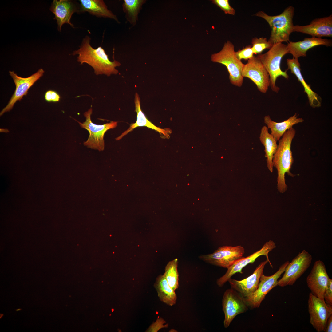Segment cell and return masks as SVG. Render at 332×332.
<instances>
[{
    "label": "cell",
    "mask_w": 332,
    "mask_h": 332,
    "mask_svg": "<svg viewBox=\"0 0 332 332\" xmlns=\"http://www.w3.org/2000/svg\"><path fill=\"white\" fill-rule=\"evenodd\" d=\"M324 299L326 304L332 306V279H330L323 295Z\"/></svg>",
    "instance_id": "32"
},
{
    "label": "cell",
    "mask_w": 332,
    "mask_h": 332,
    "mask_svg": "<svg viewBox=\"0 0 332 332\" xmlns=\"http://www.w3.org/2000/svg\"><path fill=\"white\" fill-rule=\"evenodd\" d=\"M91 38L88 35L83 39L78 49L74 51L72 54L78 55L77 61L81 64H88L94 69L96 75L105 74L109 76L112 74L118 73L116 69L121 65L120 62L114 60L111 61L105 51L101 46L95 49L90 44Z\"/></svg>",
    "instance_id": "1"
},
{
    "label": "cell",
    "mask_w": 332,
    "mask_h": 332,
    "mask_svg": "<svg viewBox=\"0 0 332 332\" xmlns=\"http://www.w3.org/2000/svg\"><path fill=\"white\" fill-rule=\"evenodd\" d=\"M268 262L266 260L260 263L251 275L243 280H238L230 279L228 281L231 288L245 299L249 298L257 289L265 266Z\"/></svg>",
    "instance_id": "17"
},
{
    "label": "cell",
    "mask_w": 332,
    "mask_h": 332,
    "mask_svg": "<svg viewBox=\"0 0 332 332\" xmlns=\"http://www.w3.org/2000/svg\"><path fill=\"white\" fill-rule=\"evenodd\" d=\"M61 97L56 91L52 90L47 91L45 94V101L49 102H56L59 101Z\"/></svg>",
    "instance_id": "33"
},
{
    "label": "cell",
    "mask_w": 332,
    "mask_h": 332,
    "mask_svg": "<svg viewBox=\"0 0 332 332\" xmlns=\"http://www.w3.org/2000/svg\"><path fill=\"white\" fill-rule=\"evenodd\" d=\"M252 48L254 54H260L265 49H270L273 45L266 38H255L251 41Z\"/></svg>",
    "instance_id": "28"
},
{
    "label": "cell",
    "mask_w": 332,
    "mask_h": 332,
    "mask_svg": "<svg viewBox=\"0 0 332 332\" xmlns=\"http://www.w3.org/2000/svg\"><path fill=\"white\" fill-rule=\"evenodd\" d=\"M330 278L325 265L320 260L316 261L306 279L308 287L314 295L324 299L323 295Z\"/></svg>",
    "instance_id": "15"
},
{
    "label": "cell",
    "mask_w": 332,
    "mask_h": 332,
    "mask_svg": "<svg viewBox=\"0 0 332 332\" xmlns=\"http://www.w3.org/2000/svg\"><path fill=\"white\" fill-rule=\"evenodd\" d=\"M332 314L328 316L326 322L325 332H332Z\"/></svg>",
    "instance_id": "34"
},
{
    "label": "cell",
    "mask_w": 332,
    "mask_h": 332,
    "mask_svg": "<svg viewBox=\"0 0 332 332\" xmlns=\"http://www.w3.org/2000/svg\"><path fill=\"white\" fill-rule=\"evenodd\" d=\"M287 45L289 53L293 55V58L298 59L301 57L306 56L307 51L315 46L320 45L331 46L332 41L315 37L305 38L302 41L295 42L289 41Z\"/></svg>",
    "instance_id": "19"
},
{
    "label": "cell",
    "mask_w": 332,
    "mask_h": 332,
    "mask_svg": "<svg viewBox=\"0 0 332 332\" xmlns=\"http://www.w3.org/2000/svg\"><path fill=\"white\" fill-rule=\"evenodd\" d=\"M178 263L177 259L169 262L165 267L163 274L169 285L174 291L179 287Z\"/></svg>",
    "instance_id": "27"
},
{
    "label": "cell",
    "mask_w": 332,
    "mask_h": 332,
    "mask_svg": "<svg viewBox=\"0 0 332 332\" xmlns=\"http://www.w3.org/2000/svg\"><path fill=\"white\" fill-rule=\"evenodd\" d=\"M308 311L310 323L318 332H324L328 316L332 314V306H328L325 301L309 293Z\"/></svg>",
    "instance_id": "11"
},
{
    "label": "cell",
    "mask_w": 332,
    "mask_h": 332,
    "mask_svg": "<svg viewBox=\"0 0 332 332\" xmlns=\"http://www.w3.org/2000/svg\"><path fill=\"white\" fill-rule=\"evenodd\" d=\"M222 306L224 314L223 325L225 328L229 326L237 315L246 312L249 307L245 298L231 288L224 292Z\"/></svg>",
    "instance_id": "8"
},
{
    "label": "cell",
    "mask_w": 332,
    "mask_h": 332,
    "mask_svg": "<svg viewBox=\"0 0 332 332\" xmlns=\"http://www.w3.org/2000/svg\"><path fill=\"white\" fill-rule=\"evenodd\" d=\"M122 9L125 14L127 21L132 26L136 25L138 19V14L142 9L145 0H124Z\"/></svg>",
    "instance_id": "26"
},
{
    "label": "cell",
    "mask_w": 332,
    "mask_h": 332,
    "mask_svg": "<svg viewBox=\"0 0 332 332\" xmlns=\"http://www.w3.org/2000/svg\"><path fill=\"white\" fill-rule=\"evenodd\" d=\"M0 318L1 319V318H2L4 314H0Z\"/></svg>",
    "instance_id": "35"
},
{
    "label": "cell",
    "mask_w": 332,
    "mask_h": 332,
    "mask_svg": "<svg viewBox=\"0 0 332 332\" xmlns=\"http://www.w3.org/2000/svg\"><path fill=\"white\" fill-rule=\"evenodd\" d=\"M298 116L295 113L283 122H277L271 120L269 115H267L264 117V122L268 128L270 129L271 134L277 141H279L287 130L294 124L304 121L302 118H298Z\"/></svg>",
    "instance_id": "22"
},
{
    "label": "cell",
    "mask_w": 332,
    "mask_h": 332,
    "mask_svg": "<svg viewBox=\"0 0 332 332\" xmlns=\"http://www.w3.org/2000/svg\"><path fill=\"white\" fill-rule=\"evenodd\" d=\"M211 60L226 66L231 84L238 87L242 86L243 78L242 72L244 64L236 57L234 46L230 41H227L220 51L212 54Z\"/></svg>",
    "instance_id": "5"
},
{
    "label": "cell",
    "mask_w": 332,
    "mask_h": 332,
    "mask_svg": "<svg viewBox=\"0 0 332 332\" xmlns=\"http://www.w3.org/2000/svg\"><path fill=\"white\" fill-rule=\"evenodd\" d=\"M294 12V7L290 6L278 15L270 16L263 11H259L255 15L263 18L268 23L271 29L268 41L273 45L290 41L294 26L293 19Z\"/></svg>",
    "instance_id": "3"
},
{
    "label": "cell",
    "mask_w": 332,
    "mask_h": 332,
    "mask_svg": "<svg viewBox=\"0 0 332 332\" xmlns=\"http://www.w3.org/2000/svg\"><path fill=\"white\" fill-rule=\"evenodd\" d=\"M245 249L241 245L219 247L211 254L201 255L200 258L208 263L227 268L243 257Z\"/></svg>",
    "instance_id": "9"
},
{
    "label": "cell",
    "mask_w": 332,
    "mask_h": 332,
    "mask_svg": "<svg viewBox=\"0 0 332 332\" xmlns=\"http://www.w3.org/2000/svg\"><path fill=\"white\" fill-rule=\"evenodd\" d=\"M49 10L55 14L54 19L57 21V30L59 32H61V27L65 23L74 28L71 22L72 16L74 13H81L80 3L73 0H54Z\"/></svg>",
    "instance_id": "16"
},
{
    "label": "cell",
    "mask_w": 332,
    "mask_h": 332,
    "mask_svg": "<svg viewBox=\"0 0 332 332\" xmlns=\"http://www.w3.org/2000/svg\"><path fill=\"white\" fill-rule=\"evenodd\" d=\"M311 255L303 250L293 259L287 266L282 278L278 280L277 286L283 287L292 286L309 267Z\"/></svg>",
    "instance_id": "7"
},
{
    "label": "cell",
    "mask_w": 332,
    "mask_h": 332,
    "mask_svg": "<svg viewBox=\"0 0 332 332\" xmlns=\"http://www.w3.org/2000/svg\"><path fill=\"white\" fill-rule=\"evenodd\" d=\"M44 73V70L41 68L30 77L24 78L18 76L14 71H9L10 75L13 79L16 88L8 104L1 112L0 116L5 112L10 111L17 101H20L24 96H26L30 88L43 75Z\"/></svg>",
    "instance_id": "14"
},
{
    "label": "cell",
    "mask_w": 332,
    "mask_h": 332,
    "mask_svg": "<svg viewBox=\"0 0 332 332\" xmlns=\"http://www.w3.org/2000/svg\"><path fill=\"white\" fill-rule=\"evenodd\" d=\"M242 75L251 79L258 90L266 93L270 86V78L267 70L257 57L254 56L244 64Z\"/></svg>",
    "instance_id": "13"
},
{
    "label": "cell",
    "mask_w": 332,
    "mask_h": 332,
    "mask_svg": "<svg viewBox=\"0 0 332 332\" xmlns=\"http://www.w3.org/2000/svg\"><path fill=\"white\" fill-rule=\"evenodd\" d=\"M81 13L86 12L98 17L109 18L119 22L116 15L110 10L102 0H79Z\"/></svg>",
    "instance_id": "23"
},
{
    "label": "cell",
    "mask_w": 332,
    "mask_h": 332,
    "mask_svg": "<svg viewBox=\"0 0 332 332\" xmlns=\"http://www.w3.org/2000/svg\"><path fill=\"white\" fill-rule=\"evenodd\" d=\"M168 324L166 323L165 321L161 317H158L155 322H153L147 329L146 332H157L164 328L168 327Z\"/></svg>",
    "instance_id": "31"
},
{
    "label": "cell",
    "mask_w": 332,
    "mask_h": 332,
    "mask_svg": "<svg viewBox=\"0 0 332 332\" xmlns=\"http://www.w3.org/2000/svg\"><path fill=\"white\" fill-rule=\"evenodd\" d=\"M289 262L288 261L285 262L278 270L271 276H266L263 274L262 275L256 290L249 298L245 299L249 307L252 309L259 307L268 293L277 286L279 278L284 272Z\"/></svg>",
    "instance_id": "12"
},
{
    "label": "cell",
    "mask_w": 332,
    "mask_h": 332,
    "mask_svg": "<svg viewBox=\"0 0 332 332\" xmlns=\"http://www.w3.org/2000/svg\"><path fill=\"white\" fill-rule=\"evenodd\" d=\"M259 138L265 147V157L267 158V168L272 172L273 167L272 160L274 155L277 148V141L269 133L268 128L265 126H263L261 129Z\"/></svg>",
    "instance_id": "25"
},
{
    "label": "cell",
    "mask_w": 332,
    "mask_h": 332,
    "mask_svg": "<svg viewBox=\"0 0 332 332\" xmlns=\"http://www.w3.org/2000/svg\"><path fill=\"white\" fill-rule=\"evenodd\" d=\"M134 102L135 111L137 113L136 121L135 123L132 124L126 130L123 132L119 136L117 137L116 138V140H120L129 132L132 131L134 128L140 126H146L158 132L160 134L163 135L166 138L169 137V134L171 133L170 130L162 129L156 127L147 118L141 109L140 98L137 93H136L135 94Z\"/></svg>",
    "instance_id": "21"
},
{
    "label": "cell",
    "mask_w": 332,
    "mask_h": 332,
    "mask_svg": "<svg viewBox=\"0 0 332 332\" xmlns=\"http://www.w3.org/2000/svg\"><path fill=\"white\" fill-rule=\"evenodd\" d=\"M212 2L219 7L225 14H235V10L230 5L228 0H213Z\"/></svg>",
    "instance_id": "29"
},
{
    "label": "cell",
    "mask_w": 332,
    "mask_h": 332,
    "mask_svg": "<svg viewBox=\"0 0 332 332\" xmlns=\"http://www.w3.org/2000/svg\"><path fill=\"white\" fill-rule=\"evenodd\" d=\"M307 34L312 37L320 38L332 37V15L323 18H315L309 25L294 26L293 32Z\"/></svg>",
    "instance_id": "18"
},
{
    "label": "cell",
    "mask_w": 332,
    "mask_h": 332,
    "mask_svg": "<svg viewBox=\"0 0 332 332\" xmlns=\"http://www.w3.org/2000/svg\"><path fill=\"white\" fill-rule=\"evenodd\" d=\"M22 310V309L19 308V309L15 310L16 311H19V310Z\"/></svg>",
    "instance_id": "36"
},
{
    "label": "cell",
    "mask_w": 332,
    "mask_h": 332,
    "mask_svg": "<svg viewBox=\"0 0 332 332\" xmlns=\"http://www.w3.org/2000/svg\"><path fill=\"white\" fill-rule=\"evenodd\" d=\"M287 53H289V52L287 45L282 43H278L274 44L266 53L259 54L257 56L268 72L270 76L271 88L275 93H278L280 90L275 84L277 78L280 76L286 79L289 77L287 70L283 71L280 68L282 58Z\"/></svg>",
    "instance_id": "4"
},
{
    "label": "cell",
    "mask_w": 332,
    "mask_h": 332,
    "mask_svg": "<svg viewBox=\"0 0 332 332\" xmlns=\"http://www.w3.org/2000/svg\"><path fill=\"white\" fill-rule=\"evenodd\" d=\"M287 64L288 66L287 70H290L291 73L295 75L298 81L301 82L303 86L304 92L307 94L310 106L314 108L320 107L321 105V98L312 90L310 85H308L305 81L302 74L300 64L298 59L293 58L287 59Z\"/></svg>",
    "instance_id": "20"
},
{
    "label": "cell",
    "mask_w": 332,
    "mask_h": 332,
    "mask_svg": "<svg viewBox=\"0 0 332 332\" xmlns=\"http://www.w3.org/2000/svg\"><path fill=\"white\" fill-rule=\"evenodd\" d=\"M92 112L91 107L84 114L86 118L85 122L82 123L77 121L81 128L87 130L89 133V138L86 141L84 142V145L89 148L102 151L105 147L104 137L105 133L108 130L115 128L118 122L111 121L103 124H96L91 120V116Z\"/></svg>",
    "instance_id": "6"
},
{
    "label": "cell",
    "mask_w": 332,
    "mask_h": 332,
    "mask_svg": "<svg viewBox=\"0 0 332 332\" xmlns=\"http://www.w3.org/2000/svg\"><path fill=\"white\" fill-rule=\"evenodd\" d=\"M253 54L251 45L247 46L243 49L235 52L236 57L240 61L243 59L248 60L254 56Z\"/></svg>",
    "instance_id": "30"
},
{
    "label": "cell",
    "mask_w": 332,
    "mask_h": 332,
    "mask_svg": "<svg viewBox=\"0 0 332 332\" xmlns=\"http://www.w3.org/2000/svg\"><path fill=\"white\" fill-rule=\"evenodd\" d=\"M154 286L160 301L170 306L176 304V294L169 285L164 275H160L157 277Z\"/></svg>",
    "instance_id": "24"
},
{
    "label": "cell",
    "mask_w": 332,
    "mask_h": 332,
    "mask_svg": "<svg viewBox=\"0 0 332 332\" xmlns=\"http://www.w3.org/2000/svg\"><path fill=\"white\" fill-rule=\"evenodd\" d=\"M276 247L275 243L273 240H270L266 242L260 250L247 257H243L229 267L225 274L217 280V285L219 287H223L234 275L237 273L242 274V270L243 268L249 264L253 263L257 258L261 255L266 257L271 266L273 267L269 260L268 254Z\"/></svg>",
    "instance_id": "10"
},
{
    "label": "cell",
    "mask_w": 332,
    "mask_h": 332,
    "mask_svg": "<svg viewBox=\"0 0 332 332\" xmlns=\"http://www.w3.org/2000/svg\"><path fill=\"white\" fill-rule=\"evenodd\" d=\"M295 133L296 130L293 127L287 130L279 140L277 150L273 156V165L278 172L277 188L281 193L285 192L287 188L285 181V173L294 176L290 171L294 162L291 146Z\"/></svg>",
    "instance_id": "2"
}]
</instances>
